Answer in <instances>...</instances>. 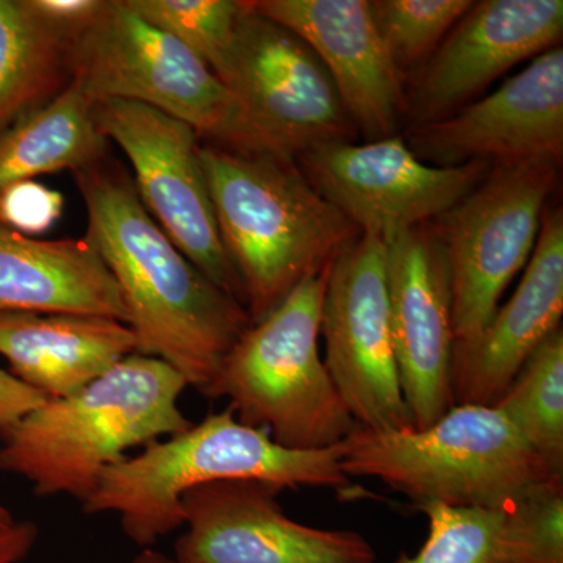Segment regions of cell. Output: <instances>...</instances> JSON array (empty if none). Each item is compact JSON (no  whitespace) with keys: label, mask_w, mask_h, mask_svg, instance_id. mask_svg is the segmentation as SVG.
Returning a JSON list of instances; mask_svg holds the SVG:
<instances>
[{"label":"cell","mask_w":563,"mask_h":563,"mask_svg":"<svg viewBox=\"0 0 563 563\" xmlns=\"http://www.w3.org/2000/svg\"><path fill=\"white\" fill-rule=\"evenodd\" d=\"M103 161L74 173L87 207L85 239L120 287L136 354L168 363L203 396L250 314L177 250L128 173Z\"/></svg>","instance_id":"obj_1"},{"label":"cell","mask_w":563,"mask_h":563,"mask_svg":"<svg viewBox=\"0 0 563 563\" xmlns=\"http://www.w3.org/2000/svg\"><path fill=\"white\" fill-rule=\"evenodd\" d=\"M220 481H258L279 490L324 488L346 501L372 495L344 474L339 444L288 450L265 429L243 424L229 406L125 455L103 472L81 507L88 515L117 514L125 537L146 550L184 528L185 493Z\"/></svg>","instance_id":"obj_2"},{"label":"cell","mask_w":563,"mask_h":563,"mask_svg":"<svg viewBox=\"0 0 563 563\" xmlns=\"http://www.w3.org/2000/svg\"><path fill=\"white\" fill-rule=\"evenodd\" d=\"M187 387L172 365L135 352L0 433V472L29 481L40 498L65 495L84 504L129 450L190 428L179 404Z\"/></svg>","instance_id":"obj_3"},{"label":"cell","mask_w":563,"mask_h":563,"mask_svg":"<svg viewBox=\"0 0 563 563\" xmlns=\"http://www.w3.org/2000/svg\"><path fill=\"white\" fill-rule=\"evenodd\" d=\"M201 161L251 322L268 317L306 277L331 265L362 235L291 158L207 143Z\"/></svg>","instance_id":"obj_4"},{"label":"cell","mask_w":563,"mask_h":563,"mask_svg":"<svg viewBox=\"0 0 563 563\" xmlns=\"http://www.w3.org/2000/svg\"><path fill=\"white\" fill-rule=\"evenodd\" d=\"M339 448L346 476L379 479L417 507L504 509L532 485L563 477L495 406L459 404L426 429L357 428Z\"/></svg>","instance_id":"obj_5"},{"label":"cell","mask_w":563,"mask_h":563,"mask_svg":"<svg viewBox=\"0 0 563 563\" xmlns=\"http://www.w3.org/2000/svg\"><path fill=\"white\" fill-rule=\"evenodd\" d=\"M329 269L306 277L268 317L251 322L203 393L228 398L239 421L265 429L288 450H328L358 428L318 347Z\"/></svg>","instance_id":"obj_6"},{"label":"cell","mask_w":563,"mask_h":563,"mask_svg":"<svg viewBox=\"0 0 563 563\" xmlns=\"http://www.w3.org/2000/svg\"><path fill=\"white\" fill-rule=\"evenodd\" d=\"M69 73L95 106L143 103L184 121L214 146L261 152L220 77L179 41L143 20L128 0H107L102 13L74 40Z\"/></svg>","instance_id":"obj_7"},{"label":"cell","mask_w":563,"mask_h":563,"mask_svg":"<svg viewBox=\"0 0 563 563\" xmlns=\"http://www.w3.org/2000/svg\"><path fill=\"white\" fill-rule=\"evenodd\" d=\"M558 172L548 161L495 166L431 222L450 266L455 343L483 333L503 292L528 265Z\"/></svg>","instance_id":"obj_8"},{"label":"cell","mask_w":563,"mask_h":563,"mask_svg":"<svg viewBox=\"0 0 563 563\" xmlns=\"http://www.w3.org/2000/svg\"><path fill=\"white\" fill-rule=\"evenodd\" d=\"M218 77L263 154L296 161L318 144L351 141L357 132L317 52L257 13L250 0Z\"/></svg>","instance_id":"obj_9"},{"label":"cell","mask_w":563,"mask_h":563,"mask_svg":"<svg viewBox=\"0 0 563 563\" xmlns=\"http://www.w3.org/2000/svg\"><path fill=\"white\" fill-rule=\"evenodd\" d=\"M95 118L102 135L131 162L144 209L203 276L244 306L242 280L222 246L195 129L129 101L96 103Z\"/></svg>","instance_id":"obj_10"},{"label":"cell","mask_w":563,"mask_h":563,"mask_svg":"<svg viewBox=\"0 0 563 563\" xmlns=\"http://www.w3.org/2000/svg\"><path fill=\"white\" fill-rule=\"evenodd\" d=\"M320 336L325 368L358 428H413L393 347L383 240L362 233L333 258Z\"/></svg>","instance_id":"obj_11"},{"label":"cell","mask_w":563,"mask_h":563,"mask_svg":"<svg viewBox=\"0 0 563 563\" xmlns=\"http://www.w3.org/2000/svg\"><path fill=\"white\" fill-rule=\"evenodd\" d=\"M298 158L322 198L342 211L358 232L383 242L437 220L492 169L484 162L448 168L428 165L396 135L365 144H318Z\"/></svg>","instance_id":"obj_12"},{"label":"cell","mask_w":563,"mask_h":563,"mask_svg":"<svg viewBox=\"0 0 563 563\" xmlns=\"http://www.w3.org/2000/svg\"><path fill=\"white\" fill-rule=\"evenodd\" d=\"M282 490L258 481H220L181 498L185 532L177 563H374L372 543L355 531L299 523L277 501Z\"/></svg>","instance_id":"obj_13"},{"label":"cell","mask_w":563,"mask_h":563,"mask_svg":"<svg viewBox=\"0 0 563 563\" xmlns=\"http://www.w3.org/2000/svg\"><path fill=\"white\" fill-rule=\"evenodd\" d=\"M409 150L428 165L495 166L563 155V49L544 52L493 95L459 113L413 125Z\"/></svg>","instance_id":"obj_14"},{"label":"cell","mask_w":563,"mask_h":563,"mask_svg":"<svg viewBox=\"0 0 563 563\" xmlns=\"http://www.w3.org/2000/svg\"><path fill=\"white\" fill-rule=\"evenodd\" d=\"M385 243L388 309L404 401L415 429L440 420L453 404V291L450 266L431 222Z\"/></svg>","instance_id":"obj_15"},{"label":"cell","mask_w":563,"mask_h":563,"mask_svg":"<svg viewBox=\"0 0 563 563\" xmlns=\"http://www.w3.org/2000/svg\"><path fill=\"white\" fill-rule=\"evenodd\" d=\"M562 0L474 2L422 66L410 91L413 125L442 120L518 63L561 43Z\"/></svg>","instance_id":"obj_16"},{"label":"cell","mask_w":563,"mask_h":563,"mask_svg":"<svg viewBox=\"0 0 563 563\" xmlns=\"http://www.w3.org/2000/svg\"><path fill=\"white\" fill-rule=\"evenodd\" d=\"M252 9L301 36L321 58L352 124L368 141L395 135L404 77L393 65L366 0H250Z\"/></svg>","instance_id":"obj_17"},{"label":"cell","mask_w":563,"mask_h":563,"mask_svg":"<svg viewBox=\"0 0 563 563\" xmlns=\"http://www.w3.org/2000/svg\"><path fill=\"white\" fill-rule=\"evenodd\" d=\"M563 314V213L543 214L523 277L476 340L454 344L453 404L495 406L526 361L561 328Z\"/></svg>","instance_id":"obj_18"},{"label":"cell","mask_w":563,"mask_h":563,"mask_svg":"<svg viewBox=\"0 0 563 563\" xmlns=\"http://www.w3.org/2000/svg\"><path fill=\"white\" fill-rule=\"evenodd\" d=\"M135 352V333L113 318L0 313L9 372L46 399L68 398Z\"/></svg>","instance_id":"obj_19"},{"label":"cell","mask_w":563,"mask_h":563,"mask_svg":"<svg viewBox=\"0 0 563 563\" xmlns=\"http://www.w3.org/2000/svg\"><path fill=\"white\" fill-rule=\"evenodd\" d=\"M0 313H68L128 324L120 287L87 239L38 240L0 225Z\"/></svg>","instance_id":"obj_20"},{"label":"cell","mask_w":563,"mask_h":563,"mask_svg":"<svg viewBox=\"0 0 563 563\" xmlns=\"http://www.w3.org/2000/svg\"><path fill=\"white\" fill-rule=\"evenodd\" d=\"M107 146L95 103L69 81L57 98L0 135V195L44 174L81 172L102 162Z\"/></svg>","instance_id":"obj_21"},{"label":"cell","mask_w":563,"mask_h":563,"mask_svg":"<svg viewBox=\"0 0 563 563\" xmlns=\"http://www.w3.org/2000/svg\"><path fill=\"white\" fill-rule=\"evenodd\" d=\"M74 40L31 0H0V135L68 87Z\"/></svg>","instance_id":"obj_22"},{"label":"cell","mask_w":563,"mask_h":563,"mask_svg":"<svg viewBox=\"0 0 563 563\" xmlns=\"http://www.w3.org/2000/svg\"><path fill=\"white\" fill-rule=\"evenodd\" d=\"M551 473L563 476V331L555 329L495 404Z\"/></svg>","instance_id":"obj_23"},{"label":"cell","mask_w":563,"mask_h":563,"mask_svg":"<svg viewBox=\"0 0 563 563\" xmlns=\"http://www.w3.org/2000/svg\"><path fill=\"white\" fill-rule=\"evenodd\" d=\"M472 0H373L374 24L401 76L432 57Z\"/></svg>","instance_id":"obj_24"},{"label":"cell","mask_w":563,"mask_h":563,"mask_svg":"<svg viewBox=\"0 0 563 563\" xmlns=\"http://www.w3.org/2000/svg\"><path fill=\"white\" fill-rule=\"evenodd\" d=\"M143 20L184 44L214 74L235 38L244 0H128Z\"/></svg>","instance_id":"obj_25"},{"label":"cell","mask_w":563,"mask_h":563,"mask_svg":"<svg viewBox=\"0 0 563 563\" xmlns=\"http://www.w3.org/2000/svg\"><path fill=\"white\" fill-rule=\"evenodd\" d=\"M429 521V533L415 555L396 563H506L503 551L504 509H476L444 504L418 507Z\"/></svg>","instance_id":"obj_26"},{"label":"cell","mask_w":563,"mask_h":563,"mask_svg":"<svg viewBox=\"0 0 563 563\" xmlns=\"http://www.w3.org/2000/svg\"><path fill=\"white\" fill-rule=\"evenodd\" d=\"M506 563H563V477L532 485L504 507Z\"/></svg>","instance_id":"obj_27"},{"label":"cell","mask_w":563,"mask_h":563,"mask_svg":"<svg viewBox=\"0 0 563 563\" xmlns=\"http://www.w3.org/2000/svg\"><path fill=\"white\" fill-rule=\"evenodd\" d=\"M65 199L40 181L11 185L0 195V225L22 235H36L60 220Z\"/></svg>","instance_id":"obj_28"},{"label":"cell","mask_w":563,"mask_h":563,"mask_svg":"<svg viewBox=\"0 0 563 563\" xmlns=\"http://www.w3.org/2000/svg\"><path fill=\"white\" fill-rule=\"evenodd\" d=\"M31 5L54 27L77 38L102 13L107 0H31Z\"/></svg>","instance_id":"obj_29"},{"label":"cell","mask_w":563,"mask_h":563,"mask_svg":"<svg viewBox=\"0 0 563 563\" xmlns=\"http://www.w3.org/2000/svg\"><path fill=\"white\" fill-rule=\"evenodd\" d=\"M46 401L41 393L22 384L10 372L0 369V433Z\"/></svg>","instance_id":"obj_30"},{"label":"cell","mask_w":563,"mask_h":563,"mask_svg":"<svg viewBox=\"0 0 563 563\" xmlns=\"http://www.w3.org/2000/svg\"><path fill=\"white\" fill-rule=\"evenodd\" d=\"M40 529L33 521L0 525V563H21L38 542Z\"/></svg>","instance_id":"obj_31"},{"label":"cell","mask_w":563,"mask_h":563,"mask_svg":"<svg viewBox=\"0 0 563 563\" xmlns=\"http://www.w3.org/2000/svg\"><path fill=\"white\" fill-rule=\"evenodd\" d=\"M131 563H177L173 558L158 553V551L146 548Z\"/></svg>","instance_id":"obj_32"},{"label":"cell","mask_w":563,"mask_h":563,"mask_svg":"<svg viewBox=\"0 0 563 563\" xmlns=\"http://www.w3.org/2000/svg\"><path fill=\"white\" fill-rule=\"evenodd\" d=\"M11 521H14L13 515H11L10 510L7 509L5 506L0 504V525L11 523Z\"/></svg>","instance_id":"obj_33"}]
</instances>
